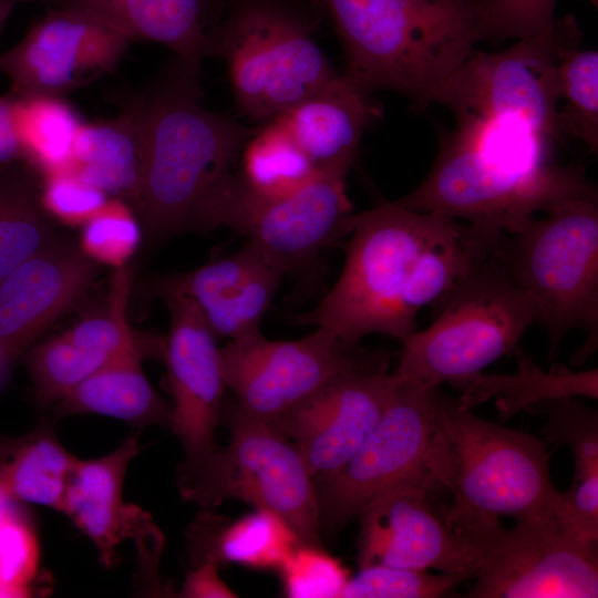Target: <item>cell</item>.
<instances>
[{
	"label": "cell",
	"mask_w": 598,
	"mask_h": 598,
	"mask_svg": "<svg viewBox=\"0 0 598 598\" xmlns=\"http://www.w3.org/2000/svg\"><path fill=\"white\" fill-rule=\"evenodd\" d=\"M367 92L388 90L424 107L485 40V0H318Z\"/></svg>",
	"instance_id": "cell-1"
},
{
	"label": "cell",
	"mask_w": 598,
	"mask_h": 598,
	"mask_svg": "<svg viewBox=\"0 0 598 598\" xmlns=\"http://www.w3.org/2000/svg\"><path fill=\"white\" fill-rule=\"evenodd\" d=\"M199 75L177 60L176 70L145 92V153L135 213L151 244L196 229L258 131L205 109Z\"/></svg>",
	"instance_id": "cell-2"
},
{
	"label": "cell",
	"mask_w": 598,
	"mask_h": 598,
	"mask_svg": "<svg viewBox=\"0 0 598 598\" xmlns=\"http://www.w3.org/2000/svg\"><path fill=\"white\" fill-rule=\"evenodd\" d=\"M460 226L453 218L395 202L353 214L338 281L316 308L293 316V322L316 326L349 344L374 333L403 342L416 331V319L404 306L416 261Z\"/></svg>",
	"instance_id": "cell-3"
},
{
	"label": "cell",
	"mask_w": 598,
	"mask_h": 598,
	"mask_svg": "<svg viewBox=\"0 0 598 598\" xmlns=\"http://www.w3.org/2000/svg\"><path fill=\"white\" fill-rule=\"evenodd\" d=\"M437 480L453 496L443 518L464 536L499 524L501 517H551L558 493L545 442L476 416L444 396Z\"/></svg>",
	"instance_id": "cell-4"
},
{
	"label": "cell",
	"mask_w": 598,
	"mask_h": 598,
	"mask_svg": "<svg viewBox=\"0 0 598 598\" xmlns=\"http://www.w3.org/2000/svg\"><path fill=\"white\" fill-rule=\"evenodd\" d=\"M434 306L435 320L402 342L394 379L464 391L494 361L517 353L524 332L537 321L534 302L497 250Z\"/></svg>",
	"instance_id": "cell-5"
},
{
	"label": "cell",
	"mask_w": 598,
	"mask_h": 598,
	"mask_svg": "<svg viewBox=\"0 0 598 598\" xmlns=\"http://www.w3.org/2000/svg\"><path fill=\"white\" fill-rule=\"evenodd\" d=\"M210 55L226 60L240 111L267 124L338 73L295 0H224Z\"/></svg>",
	"instance_id": "cell-6"
},
{
	"label": "cell",
	"mask_w": 598,
	"mask_h": 598,
	"mask_svg": "<svg viewBox=\"0 0 598 598\" xmlns=\"http://www.w3.org/2000/svg\"><path fill=\"white\" fill-rule=\"evenodd\" d=\"M535 217L497 255L514 281L527 293L550 339L555 355L574 329L589 330L577 358L597 344L598 204L597 195L563 200Z\"/></svg>",
	"instance_id": "cell-7"
},
{
	"label": "cell",
	"mask_w": 598,
	"mask_h": 598,
	"mask_svg": "<svg viewBox=\"0 0 598 598\" xmlns=\"http://www.w3.org/2000/svg\"><path fill=\"white\" fill-rule=\"evenodd\" d=\"M228 444L177 470L183 499L204 509L238 499L278 514L300 544L321 546L316 483L297 445L271 423L227 414Z\"/></svg>",
	"instance_id": "cell-8"
},
{
	"label": "cell",
	"mask_w": 598,
	"mask_h": 598,
	"mask_svg": "<svg viewBox=\"0 0 598 598\" xmlns=\"http://www.w3.org/2000/svg\"><path fill=\"white\" fill-rule=\"evenodd\" d=\"M391 374V373H390ZM392 384L374 429L329 480L316 484L320 529L336 532L379 497L436 476L442 395L410 381Z\"/></svg>",
	"instance_id": "cell-9"
},
{
	"label": "cell",
	"mask_w": 598,
	"mask_h": 598,
	"mask_svg": "<svg viewBox=\"0 0 598 598\" xmlns=\"http://www.w3.org/2000/svg\"><path fill=\"white\" fill-rule=\"evenodd\" d=\"M596 194L581 169L551 164L536 172H513L485 158L453 131L442 137L425 179L395 203L515 234L538 212Z\"/></svg>",
	"instance_id": "cell-10"
},
{
	"label": "cell",
	"mask_w": 598,
	"mask_h": 598,
	"mask_svg": "<svg viewBox=\"0 0 598 598\" xmlns=\"http://www.w3.org/2000/svg\"><path fill=\"white\" fill-rule=\"evenodd\" d=\"M580 37L575 18L565 16L504 51L474 50L434 102L450 109L457 120H511L549 140H560L557 69L565 54L579 47Z\"/></svg>",
	"instance_id": "cell-11"
},
{
	"label": "cell",
	"mask_w": 598,
	"mask_h": 598,
	"mask_svg": "<svg viewBox=\"0 0 598 598\" xmlns=\"http://www.w3.org/2000/svg\"><path fill=\"white\" fill-rule=\"evenodd\" d=\"M349 171L322 169L279 198L257 196L233 175L204 210L197 229L231 228L255 243L283 275L298 271L350 234Z\"/></svg>",
	"instance_id": "cell-12"
},
{
	"label": "cell",
	"mask_w": 598,
	"mask_h": 598,
	"mask_svg": "<svg viewBox=\"0 0 598 598\" xmlns=\"http://www.w3.org/2000/svg\"><path fill=\"white\" fill-rule=\"evenodd\" d=\"M219 355L234 410L267 423L340 374L389 367L382 353L363 351L319 328L297 340L259 333L228 341Z\"/></svg>",
	"instance_id": "cell-13"
},
{
	"label": "cell",
	"mask_w": 598,
	"mask_h": 598,
	"mask_svg": "<svg viewBox=\"0 0 598 598\" xmlns=\"http://www.w3.org/2000/svg\"><path fill=\"white\" fill-rule=\"evenodd\" d=\"M480 568L470 598L597 597L596 543L565 536L551 517L517 520L466 535Z\"/></svg>",
	"instance_id": "cell-14"
},
{
	"label": "cell",
	"mask_w": 598,
	"mask_h": 598,
	"mask_svg": "<svg viewBox=\"0 0 598 598\" xmlns=\"http://www.w3.org/2000/svg\"><path fill=\"white\" fill-rule=\"evenodd\" d=\"M130 43L92 18L49 8L20 42L0 54V72L17 97H64L112 73Z\"/></svg>",
	"instance_id": "cell-15"
},
{
	"label": "cell",
	"mask_w": 598,
	"mask_h": 598,
	"mask_svg": "<svg viewBox=\"0 0 598 598\" xmlns=\"http://www.w3.org/2000/svg\"><path fill=\"white\" fill-rule=\"evenodd\" d=\"M435 488L432 484L399 487L360 513V568L384 565L475 577L477 549L435 513L429 499Z\"/></svg>",
	"instance_id": "cell-16"
},
{
	"label": "cell",
	"mask_w": 598,
	"mask_h": 598,
	"mask_svg": "<svg viewBox=\"0 0 598 598\" xmlns=\"http://www.w3.org/2000/svg\"><path fill=\"white\" fill-rule=\"evenodd\" d=\"M391 384L388 368L343 373L271 424L297 445L317 484L332 477L374 429Z\"/></svg>",
	"instance_id": "cell-17"
},
{
	"label": "cell",
	"mask_w": 598,
	"mask_h": 598,
	"mask_svg": "<svg viewBox=\"0 0 598 598\" xmlns=\"http://www.w3.org/2000/svg\"><path fill=\"white\" fill-rule=\"evenodd\" d=\"M171 327L164 360L173 398L169 427L179 440L185 461L178 468L199 464L216 446L226 386L216 336L194 301L183 296L164 298Z\"/></svg>",
	"instance_id": "cell-18"
},
{
	"label": "cell",
	"mask_w": 598,
	"mask_h": 598,
	"mask_svg": "<svg viewBox=\"0 0 598 598\" xmlns=\"http://www.w3.org/2000/svg\"><path fill=\"white\" fill-rule=\"evenodd\" d=\"M101 264L60 237L0 281V351L14 359L90 289Z\"/></svg>",
	"instance_id": "cell-19"
},
{
	"label": "cell",
	"mask_w": 598,
	"mask_h": 598,
	"mask_svg": "<svg viewBox=\"0 0 598 598\" xmlns=\"http://www.w3.org/2000/svg\"><path fill=\"white\" fill-rule=\"evenodd\" d=\"M283 272L252 241L234 255L152 282L159 298L183 296L198 307L216 337L229 341L257 336Z\"/></svg>",
	"instance_id": "cell-20"
},
{
	"label": "cell",
	"mask_w": 598,
	"mask_h": 598,
	"mask_svg": "<svg viewBox=\"0 0 598 598\" xmlns=\"http://www.w3.org/2000/svg\"><path fill=\"white\" fill-rule=\"evenodd\" d=\"M141 451L136 433L113 452L94 460H76L61 513L90 538L105 567L117 559V548L153 523L147 513L123 501V483L131 461Z\"/></svg>",
	"instance_id": "cell-21"
},
{
	"label": "cell",
	"mask_w": 598,
	"mask_h": 598,
	"mask_svg": "<svg viewBox=\"0 0 598 598\" xmlns=\"http://www.w3.org/2000/svg\"><path fill=\"white\" fill-rule=\"evenodd\" d=\"M92 18L132 41L161 43L186 68L200 71L210 55L223 0H42Z\"/></svg>",
	"instance_id": "cell-22"
},
{
	"label": "cell",
	"mask_w": 598,
	"mask_h": 598,
	"mask_svg": "<svg viewBox=\"0 0 598 598\" xmlns=\"http://www.w3.org/2000/svg\"><path fill=\"white\" fill-rule=\"evenodd\" d=\"M380 113L370 93L343 73L275 120L317 169H350L364 131Z\"/></svg>",
	"instance_id": "cell-23"
},
{
	"label": "cell",
	"mask_w": 598,
	"mask_h": 598,
	"mask_svg": "<svg viewBox=\"0 0 598 598\" xmlns=\"http://www.w3.org/2000/svg\"><path fill=\"white\" fill-rule=\"evenodd\" d=\"M145 92L126 100L111 118L83 121L71 171L134 212L138 202L146 138Z\"/></svg>",
	"instance_id": "cell-24"
},
{
	"label": "cell",
	"mask_w": 598,
	"mask_h": 598,
	"mask_svg": "<svg viewBox=\"0 0 598 598\" xmlns=\"http://www.w3.org/2000/svg\"><path fill=\"white\" fill-rule=\"evenodd\" d=\"M186 538L193 567L238 564L278 571L300 544L282 517L259 508L237 519L205 509L188 526Z\"/></svg>",
	"instance_id": "cell-25"
},
{
	"label": "cell",
	"mask_w": 598,
	"mask_h": 598,
	"mask_svg": "<svg viewBox=\"0 0 598 598\" xmlns=\"http://www.w3.org/2000/svg\"><path fill=\"white\" fill-rule=\"evenodd\" d=\"M141 357L112 361L55 404V414L95 413L135 426L171 425L172 408L153 389L142 370Z\"/></svg>",
	"instance_id": "cell-26"
},
{
	"label": "cell",
	"mask_w": 598,
	"mask_h": 598,
	"mask_svg": "<svg viewBox=\"0 0 598 598\" xmlns=\"http://www.w3.org/2000/svg\"><path fill=\"white\" fill-rule=\"evenodd\" d=\"M76 460L50 424L21 436H0V488L17 502L61 512Z\"/></svg>",
	"instance_id": "cell-27"
},
{
	"label": "cell",
	"mask_w": 598,
	"mask_h": 598,
	"mask_svg": "<svg viewBox=\"0 0 598 598\" xmlns=\"http://www.w3.org/2000/svg\"><path fill=\"white\" fill-rule=\"evenodd\" d=\"M504 235L497 227L468 223L424 250L405 290L404 306L409 315L416 319L424 306H434L443 299L494 255Z\"/></svg>",
	"instance_id": "cell-28"
},
{
	"label": "cell",
	"mask_w": 598,
	"mask_h": 598,
	"mask_svg": "<svg viewBox=\"0 0 598 598\" xmlns=\"http://www.w3.org/2000/svg\"><path fill=\"white\" fill-rule=\"evenodd\" d=\"M41 182L24 162L0 165V281L60 238L42 204Z\"/></svg>",
	"instance_id": "cell-29"
},
{
	"label": "cell",
	"mask_w": 598,
	"mask_h": 598,
	"mask_svg": "<svg viewBox=\"0 0 598 598\" xmlns=\"http://www.w3.org/2000/svg\"><path fill=\"white\" fill-rule=\"evenodd\" d=\"M518 370L515 374H480L464 391L456 403L462 409L495 398L498 417L505 422L520 411L555 399L598 396V371L581 372L567 370L544 371L529 359L517 352Z\"/></svg>",
	"instance_id": "cell-30"
},
{
	"label": "cell",
	"mask_w": 598,
	"mask_h": 598,
	"mask_svg": "<svg viewBox=\"0 0 598 598\" xmlns=\"http://www.w3.org/2000/svg\"><path fill=\"white\" fill-rule=\"evenodd\" d=\"M82 122L64 97H17L14 124L24 163L41 177L71 171Z\"/></svg>",
	"instance_id": "cell-31"
},
{
	"label": "cell",
	"mask_w": 598,
	"mask_h": 598,
	"mask_svg": "<svg viewBox=\"0 0 598 598\" xmlns=\"http://www.w3.org/2000/svg\"><path fill=\"white\" fill-rule=\"evenodd\" d=\"M319 172L282 124L274 120L245 144L239 179L257 196L279 198L299 190Z\"/></svg>",
	"instance_id": "cell-32"
},
{
	"label": "cell",
	"mask_w": 598,
	"mask_h": 598,
	"mask_svg": "<svg viewBox=\"0 0 598 598\" xmlns=\"http://www.w3.org/2000/svg\"><path fill=\"white\" fill-rule=\"evenodd\" d=\"M132 275L126 266L115 268L105 308L86 317L70 329L65 337L78 347L109 361L126 357L165 354L166 342L146 344L138 341L127 320Z\"/></svg>",
	"instance_id": "cell-33"
},
{
	"label": "cell",
	"mask_w": 598,
	"mask_h": 598,
	"mask_svg": "<svg viewBox=\"0 0 598 598\" xmlns=\"http://www.w3.org/2000/svg\"><path fill=\"white\" fill-rule=\"evenodd\" d=\"M559 100L557 127L564 134L584 142L591 153L598 150V52L570 50L557 69Z\"/></svg>",
	"instance_id": "cell-34"
},
{
	"label": "cell",
	"mask_w": 598,
	"mask_h": 598,
	"mask_svg": "<svg viewBox=\"0 0 598 598\" xmlns=\"http://www.w3.org/2000/svg\"><path fill=\"white\" fill-rule=\"evenodd\" d=\"M27 361L40 408L56 404L86 378L112 362L78 347L65 334L34 347Z\"/></svg>",
	"instance_id": "cell-35"
},
{
	"label": "cell",
	"mask_w": 598,
	"mask_h": 598,
	"mask_svg": "<svg viewBox=\"0 0 598 598\" xmlns=\"http://www.w3.org/2000/svg\"><path fill=\"white\" fill-rule=\"evenodd\" d=\"M528 412L542 414L548 442L564 443L574 454V481L598 474V413L574 398L545 401Z\"/></svg>",
	"instance_id": "cell-36"
},
{
	"label": "cell",
	"mask_w": 598,
	"mask_h": 598,
	"mask_svg": "<svg viewBox=\"0 0 598 598\" xmlns=\"http://www.w3.org/2000/svg\"><path fill=\"white\" fill-rule=\"evenodd\" d=\"M467 579L463 574L371 565L349 578L341 598H436Z\"/></svg>",
	"instance_id": "cell-37"
},
{
	"label": "cell",
	"mask_w": 598,
	"mask_h": 598,
	"mask_svg": "<svg viewBox=\"0 0 598 598\" xmlns=\"http://www.w3.org/2000/svg\"><path fill=\"white\" fill-rule=\"evenodd\" d=\"M124 202L112 198L82 226L81 249L99 264L125 266L141 241L142 230Z\"/></svg>",
	"instance_id": "cell-38"
},
{
	"label": "cell",
	"mask_w": 598,
	"mask_h": 598,
	"mask_svg": "<svg viewBox=\"0 0 598 598\" xmlns=\"http://www.w3.org/2000/svg\"><path fill=\"white\" fill-rule=\"evenodd\" d=\"M279 573L290 598H341L351 577L339 559L309 544H299Z\"/></svg>",
	"instance_id": "cell-39"
},
{
	"label": "cell",
	"mask_w": 598,
	"mask_h": 598,
	"mask_svg": "<svg viewBox=\"0 0 598 598\" xmlns=\"http://www.w3.org/2000/svg\"><path fill=\"white\" fill-rule=\"evenodd\" d=\"M39 558L35 533L23 513L14 507L0 519V580L31 596Z\"/></svg>",
	"instance_id": "cell-40"
},
{
	"label": "cell",
	"mask_w": 598,
	"mask_h": 598,
	"mask_svg": "<svg viewBox=\"0 0 598 598\" xmlns=\"http://www.w3.org/2000/svg\"><path fill=\"white\" fill-rule=\"evenodd\" d=\"M556 0H485V40L523 39L549 29Z\"/></svg>",
	"instance_id": "cell-41"
},
{
	"label": "cell",
	"mask_w": 598,
	"mask_h": 598,
	"mask_svg": "<svg viewBox=\"0 0 598 598\" xmlns=\"http://www.w3.org/2000/svg\"><path fill=\"white\" fill-rule=\"evenodd\" d=\"M41 198L51 217L70 225H83L109 200L104 192L72 171L43 176Z\"/></svg>",
	"instance_id": "cell-42"
},
{
	"label": "cell",
	"mask_w": 598,
	"mask_h": 598,
	"mask_svg": "<svg viewBox=\"0 0 598 598\" xmlns=\"http://www.w3.org/2000/svg\"><path fill=\"white\" fill-rule=\"evenodd\" d=\"M551 517L565 536L581 543H597L598 474L573 482L567 492L558 491Z\"/></svg>",
	"instance_id": "cell-43"
},
{
	"label": "cell",
	"mask_w": 598,
	"mask_h": 598,
	"mask_svg": "<svg viewBox=\"0 0 598 598\" xmlns=\"http://www.w3.org/2000/svg\"><path fill=\"white\" fill-rule=\"evenodd\" d=\"M178 596L184 598L237 597L219 577L218 566L212 563L193 567V570L186 576Z\"/></svg>",
	"instance_id": "cell-44"
},
{
	"label": "cell",
	"mask_w": 598,
	"mask_h": 598,
	"mask_svg": "<svg viewBox=\"0 0 598 598\" xmlns=\"http://www.w3.org/2000/svg\"><path fill=\"white\" fill-rule=\"evenodd\" d=\"M16 102L10 92L0 96V165L24 162L14 124Z\"/></svg>",
	"instance_id": "cell-45"
},
{
	"label": "cell",
	"mask_w": 598,
	"mask_h": 598,
	"mask_svg": "<svg viewBox=\"0 0 598 598\" xmlns=\"http://www.w3.org/2000/svg\"><path fill=\"white\" fill-rule=\"evenodd\" d=\"M30 0H0V33L1 30L10 17L11 12L14 10V8L21 3Z\"/></svg>",
	"instance_id": "cell-46"
},
{
	"label": "cell",
	"mask_w": 598,
	"mask_h": 598,
	"mask_svg": "<svg viewBox=\"0 0 598 598\" xmlns=\"http://www.w3.org/2000/svg\"><path fill=\"white\" fill-rule=\"evenodd\" d=\"M27 591L6 585L0 580V598L29 597Z\"/></svg>",
	"instance_id": "cell-47"
},
{
	"label": "cell",
	"mask_w": 598,
	"mask_h": 598,
	"mask_svg": "<svg viewBox=\"0 0 598 598\" xmlns=\"http://www.w3.org/2000/svg\"><path fill=\"white\" fill-rule=\"evenodd\" d=\"M17 501L12 499L4 491L0 488V519L13 509Z\"/></svg>",
	"instance_id": "cell-48"
},
{
	"label": "cell",
	"mask_w": 598,
	"mask_h": 598,
	"mask_svg": "<svg viewBox=\"0 0 598 598\" xmlns=\"http://www.w3.org/2000/svg\"><path fill=\"white\" fill-rule=\"evenodd\" d=\"M12 363V360L9 359L4 353L0 351V383L3 381L4 375Z\"/></svg>",
	"instance_id": "cell-49"
}]
</instances>
